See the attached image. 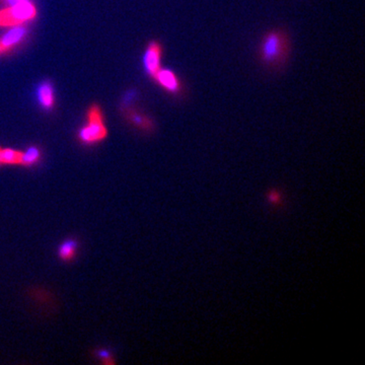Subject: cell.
I'll use <instances>...</instances> for the list:
<instances>
[{
  "label": "cell",
  "instance_id": "1",
  "mask_svg": "<svg viewBox=\"0 0 365 365\" xmlns=\"http://www.w3.org/2000/svg\"><path fill=\"white\" fill-rule=\"evenodd\" d=\"M290 36L282 28L267 30L259 43L257 58L261 66L271 73H278L288 64L291 55Z\"/></svg>",
  "mask_w": 365,
  "mask_h": 365
},
{
  "label": "cell",
  "instance_id": "2",
  "mask_svg": "<svg viewBox=\"0 0 365 365\" xmlns=\"http://www.w3.org/2000/svg\"><path fill=\"white\" fill-rule=\"evenodd\" d=\"M37 10L29 0H21L10 8L0 10V27H12L34 19Z\"/></svg>",
  "mask_w": 365,
  "mask_h": 365
},
{
  "label": "cell",
  "instance_id": "3",
  "mask_svg": "<svg viewBox=\"0 0 365 365\" xmlns=\"http://www.w3.org/2000/svg\"><path fill=\"white\" fill-rule=\"evenodd\" d=\"M106 126L104 125L103 115L99 106H91L88 112V124L86 127L82 128L79 132L80 140L86 144H93V143L100 142L106 137Z\"/></svg>",
  "mask_w": 365,
  "mask_h": 365
},
{
  "label": "cell",
  "instance_id": "4",
  "mask_svg": "<svg viewBox=\"0 0 365 365\" xmlns=\"http://www.w3.org/2000/svg\"><path fill=\"white\" fill-rule=\"evenodd\" d=\"M153 80L167 95L176 99H182L187 95V88L181 76L173 69L160 68Z\"/></svg>",
  "mask_w": 365,
  "mask_h": 365
},
{
  "label": "cell",
  "instance_id": "5",
  "mask_svg": "<svg viewBox=\"0 0 365 365\" xmlns=\"http://www.w3.org/2000/svg\"><path fill=\"white\" fill-rule=\"evenodd\" d=\"M164 57V45L158 40H152L147 45L143 55V67L145 73L154 79L156 73L162 68Z\"/></svg>",
  "mask_w": 365,
  "mask_h": 365
},
{
  "label": "cell",
  "instance_id": "6",
  "mask_svg": "<svg viewBox=\"0 0 365 365\" xmlns=\"http://www.w3.org/2000/svg\"><path fill=\"white\" fill-rule=\"evenodd\" d=\"M3 165L27 167L25 152L15 151L12 149H1L0 151V166H3Z\"/></svg>",
  "mask_w": 365,
  "mask_h": 365
},
{
  "label": "cell",
  "instance_id": "7",
  "mask_svg": "<svg viewBox=\"0 0 365 365\" xmlns=\"http://www.w3.org/2000/svg\"><path fill=\"white\" fill-rule=\"evenodd\" d=\"M129 120L135 127L139 128L145 133H152L156 130V124L149 117L141 113L130 112Z\"/></svg>",
  "mask_w": 365,
  "mask_h": 365
},
{
  "label": "cell",
  "instance_id": "8",
  "mask_svg": "<svg viewBox=\"0 0 365 365\" xmlns=\"http://www.w3.org/2000/svg\"><path fill=\"white\" fill-rule=\"evenodd\" d=\"M78 243L75 240L64 241L58 247V257L63 262H71L77 254Z\"/></svg>",
  "mask_w": 365,
  "mask_h": 365
},
{
  "label": "cell",
  "instance_id": "9",
  "mask_svg": "<svg viewBox=\"0 0 365 365\" xmlns=\"http://www.w3.org/2000/svg\"><path fill=\"white\" fill-rule=\"evenodd\" d=\"M26 29L24 27H15V29L10 30L3 38L0 40V44L2 46L3 51L10 49L15 44L21 42V39L25 37Z\"/></svg>",
  "mask_w": 365,
  "mask_h": 365
},
{
  "label": "cell",
  "instance_id": "10",
  "mask_svg": "<svg viewBox=\"0 0 365 365\" xmlns=\"http://www.w3.org/2000/svg\"><path fill=\"white\" fill-rule=\"evenodd\" d=\"M39 100L45 108H51L54 105V93L51 84H43L39 88Z\"/></svg>",
  "mask_w": 365,
  "mask_h": 365
},
{
  "label": "cell",
  "instance_id": "11",
  "mask_svg": "<svg viewBox=\"0 0 365 365\" xmlns=\"http://www.w3.org/2000/svg\"><path fill=\"white\" fill-rule=\"evenodd\" d=\"M25 154L27 167L34 166V165H36L40 160L41 152L37 147H30V149L25 152Z\"/></svg>",
  "mask_w": 365,
  "mask_h": 365
},
{
  "label": "cell",
  "instance_id": "12",
  "mask_svg": "<svg viewBox=\"0 0 365 365\" xmlns=\"http://www.w3.org/2000/svg\"><path fill=\"white\" fill-rule=\"evenodd\" d=\"M267 198H268L269 204L275 206V207L281 205L282 201H283L281 193H280V191L276 190V189L275 190L270 191Z\"/></svg>",
  "mask_w": 365,
  "mask_h": 365
},
{
  "label": "cell",
  "instance_id": "13",
  "mask_svg": "<svg viewBox=\"0 0 365 365\" xmlns=\"http://www.w3.org/2000/svg\"><path fill=\"white\" fill-rule=\"evenodd\" d=\"M8 1L12 6V4L17 3V2L21 1V0H8Z\"/></svg>",
  "mask_w": 365,
  "mask_h": 365
}]
</instances>
